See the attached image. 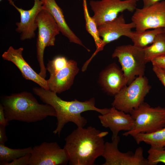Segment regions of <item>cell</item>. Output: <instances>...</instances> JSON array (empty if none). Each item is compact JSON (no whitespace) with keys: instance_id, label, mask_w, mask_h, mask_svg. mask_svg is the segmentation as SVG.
I'll return each instance as SVG.
<instances>
[{"instance_id":"6da1fadb","label":"cell","mask_w":165,"mask_h":165,"mask_svg":"<svg viewBox=\"0 0 165 165\" xmlns=\"http://www.w3.org/2000/svg\"><path fill=\"white\" fill-rule=\"evenodd\" d=\"M108 131H101L89 126L74 130L65 138L64 148L71 165H93L96 159L102 156Z\"/></svg>"},{"instance_id":"7a4b0ae2","label":"cell","mask_w":165,"mask_h":165,"mask_svg":"<svg viewBox=\"0 0 165 165\" xmlns=\"http://www.w3.org/2000/svg\"><path fill=\"white\" fill-rule=\"evenodd\" d=\"M34 93L45 103L52 106L56 113L57 126L53 131L55 134L60 135L65 125L71 122L78 127H83L87 123V120L81 114L88 111H95L104 115L107 113L109 108H99L95 106V100L92 98L84 101L75 99L71 101L62 99L57 93L41 87L33 88Z\"/></svg>"},{"instance_id":"3957f363","label":"cell","mask_w":165,"mask_h":165,"mask_svg":"<svg viewBox=\"0 0 165 165\" xmlns=\"http://www.w3.org/2000/svg\"><path fill=\"white\" fill-rule=\"evenodd\" d=\"M5 115L8 122L16 120L28 123L43 120L48 116L56 117L51 105L40 104L32 94L26 91L4 97L2 101Z\"/></svg>"},{"instance_id":"277c9868","label":"cell","mask_w":165,"mask_h":165,"mask_svg":"<svg viewBox=\"0 0 165 165\" xmlns=\"http://www.w3.org/2000/svg\"><path fill=\"white\" fill-rule=\"evenodd\" d=\"M130 114L134 120V125L131 130L123 134L124 136L151 133L165 127V107H153L144 102Z\"/></svg>"},{"instance_id":"5b68a950","label":"cell","mask_w":165,"mask_h":165,"mask_svg":"<svg viewBox=\"0 0 165 165\" xmlns=\"http://www.w3.org/2000/svg\"><path fill=\"white\" fill-rule=\"evenodd\" d=\"M38 32L36 42L37 58L40 67L38 74L45 79L46 68L44 62V53L46 47L54 45L56 36L60 32L51 14L44 9L38 14L35 19Z\"/></svg>"},{"instance_id":"8992f818","label":"cell","mask_w":165,"mask_h":165,"mask_svg":"<svg viewBox=\"0 0 165 165\" xmlns=\"http://www.w3.org/2000/svg\"><path fill=\"white\" fill-rule=\"evenodd\" d=\"M151 88L146 77L144 75L138 76L114 96L112 106L130 113L144 102L145 98Z\"/></svg>"},{"instance_id":"52a82bcc","label":"cell","mask_w":165,"mask_h":165,"mask_svg":"<svg viewBox=\"0 0 165 165\" xmlns=\"http://www.w3.org/2000/svg\"><path fill=\"white\" fill-rule=\"evenodd\" d=\"M112 57L117 58L127 81V85L136 76L144 75L145 64L143 48L134 45L117 46L112 55Z\"/></svg>"},{"instance_id":"ba28073f","label":"cell","mask_w":165,"mask_h":165,"mask_svg":"<svg viewBox=\"0 0 165 165\" xmlns=\"http://www.w3.org/2000/svg\"><path fill=\"white\" fill-rule=\"evenodd\" d=\"M137 2L135 0H92L89 5L94 13L92 18L98 27L115 19L120 13L125 10L133 12L136 9Z\"/></svg>"},{"instance_id":"9c48e42d","label":"cell","mask_w":165,"mask_h":165,"mask_svg":"<svg viewBox=\"0 0 165 165\" xmlns=\"http://www.w3.org/2000/svg\"><path fill=\"white\" fill-rule=\"evenodd\" d=\"M112 140L111 142L105 143L102 156L105 162L102 165H148L141 147L138 148L134 152L130 151L122 152L118 148L120 137L118 136Z\"/></svg>"},{"instance_id":"30bf717a","label":"cell","mask_w":165,"mask_h":165,"mask_svg":"<svg viewBox=\"0 0 165 165\" xmlns=\"http://www.w3.org/2000/svg\"><path fill=\"white\" fill-rule=\"evenodd\" d=\"M131 20L136 31L140 32L149 29L165 28V1L159 2L141 9L137 8Z\"/></svg>"},{"instance_id":"8fae6325","label":"cell","mask_w":165,"mask_h":165,"mask_svg":"<svg viewBox=\"0 0 165 165\" xmlns=\"http://www.w3.org/2000/svg\"><path fill=\"white\" fill-rule=\"evenodd\" d=\"M69 162L67 152L56 142H44L32 147L29 165H65Z\"/></svg>"},{"instance_id":"7c38bea8","label":"cell","mask_w":165,"mask_h":165,"mask_svg":"<svg viewBox=\"0 0 165 165\" xmlns=\"http://www.w3.org/2000/svg\"><path fill=\"white\" fill-rule=\"evenodd\" d=\"M9 3L19 13L20 21L16 23V31L20 34V39L24 41L35 37V31L38 28L35 19L38 13L43 9L41 0H34V4L30 9L26 10L17 7L13 0H8Z\"/></svg>"},{"instance_id":"4fadbf2b","label":"cell","mask_w":165,"mask_h":165,"mask_svg":"<svg viewBox=\"0 0 165 165\" xmlns=\"http://www.w3.org/2000/svg\"><path fill=\"white\" fill-rule=\"evenodd\" d=\"M23 50V47L15 49L10 46L2 57L4 60L14 64L25 79L34 82L45 89L49 90L47 80L37 73L24 59L22 56Z\"/></svg>"},{"instance_id":"5bb4252c","label":"cell","mask_w":165,"mask_h":165,"mask_svg":"<svg viewBox=\"0 0 165 165\" xmlns=\"http://www.w3.org/2000/svg\"><path fill=\"white\" fill-rule=\"evenodd\" d=\"M98 118L102 126L109 128L112 133V140L118 136L121 131L131 130L134 120L130 113H127L112 106L105 114L100 115Z\"/></svg>"},{"instance_id":"9a60e30c","label":"cell","mask_w":165,"mask_h":165,"mask_svg":"<svg viewBox=\"0 0 165 165\" xmlns=\"http://www.w3.org/2000/svg\"><path fill=\"white\" fill-rule=\"evenodd\" d=\"M79 71L76 62L69 60L66 66L49 73V78L47 80L49 90L57 94L68 90L72 85Z\"/></svg>"},{"instance_id":"2e32d148","label":"cell","mask_w":165,"mask_h":165,"mask_svg":"<svg viewBox=\"0 0 165 165\" xmlns=\"http://www.w3.org/2000/svg\"><path fill=\"white\" fill-rule=\"evenodd\" d=\"M133 22L126 23L123 15L115 19L105 22L97 27L99 34L102 38L105 46L107 44L117 39L121 36L129 37L132 29L135 28Z\"/></svg>"},{"instance_id":"e0dca14e","label":"cell","mask_w":165,"mask_h":165,"mask_svg":"<svg viewBox=\"0 0 165 165\" xmlns=\"http://www.w3.org/2000/svg\"><path fill=\"white\" fill-rule=\"evenodd\" d=\"M99 81L104 91L112 95H115L127 85L123 71L115 63L111 64L101 72Z\"/></svg>"},{"instance_id":"ac0fdd59","label":"cell","mask_w":165,"mask_h":165,"mask_svg":"<svg viewBox=\"0 0 165 165\" xmlns=\"http://www.w3.org/2000/svg\"><path fill=\"white\" fill-rule=\"evenodd\" d=\"M43 9L50 13L53 16L60 32L69 40V42L80 45L88 51L81 40L75 34L67 24L64 18L63 11L55 0H41Z\"/></svg>"},{"instance_id":"d6986e66","label":"cell","mask_w":165,"mask_h":165,"mask_svg":"<svg viewBox=\"0 0 165 165\" xmlns=\"http://www.w3.org/2000/svg\"><path fill=\"white\" fill-rule=\"evenodd\" d=\"M82 5L86 29L93 38L96 47L95 51L84 64V66L87 67L92 58L99 52L103 50L104 46L103 44L102 40L99 35L97 27L89 13L86 0H83Z\"/></svg>"},{"instance_id":"ffe728a7","label":"cell","mask_w":165,"mask_h":165,"mask_svg":"<svg viewBox=\"0 0 165 165\" xmlns=\"http://www.w3.org/2000/svg\"><path fill=\"white\" fill-rule=\"evenodd\" d=\"M132 137L138 144L143 142L155 148H165V127L153 132L140 133Z\"/></svg>"},{"instance_id":"44dd1931","label":"cell","mask_w":165,"mask_h":165,"mask_svg":"<svg viewBox=\"0 0 165 165\" xmlns=\"http://www.w3.org/2000/svg\"><path fill=\"white\" fill-rule=\"evenodd\" d=\"M163 32V28H158L151 30H146L140 32L132 31L128 38L131 39L134 45L144 48L148 44H152L157 35Z\"/></svg>"},{"instance_id":"7402d4cb","label":"cell","mask_w":165,"mask_h":165,"mask_svg":"<svg viewBox=\"0 0 165 165\" xmlns=\"http://www.w3.org/2000/svg\"><path fill=\"white\" fill-rule=\"evenodd\" d=\"M146 63L154 58L165 54V35L163 32L158 35L149 46L143 48Z\"/></svg>"},{"instance_id":"603a6c76","label":"cell","mask_w":165,"mask_h":165,"mask_svg":"<svg viewBox=\"0 0 165 165\" xmlns=\"http://www.w3.org/2000/svg\"><path fill=\"white\" fill-rule=\"evenodd\" d=\"M32 147L24 148L13 149L0 144V165H6L13 160L31 153Z\"/></svg>"},{"instance_id":"cb8c5ba5","label":"cell","mask_w":165,"mask_h":165,"mask_svg":"<svg viewBox=\"0 0 165 165\" xmlns=\"http://www.w3.org/2000/svg\"><path fill=\"white\" fill-rule=\"evenodd\" d=\"M147 152L148 165H156L160 163L165 164V148H157L151 146Z\"/></svg>"},{"instance_id":"d4e9b609","label":"cell","mask_w":165,"mask_h":165,"mask_svg":"<svg viewBox=\"0 0 165 165\" xmlns=\"http://www.w3.org/2000/svg\"><path fill=\"white\" fill-rule=\"evenodd\" d=\"M31 156V153L27 154L17 159L6 165H28Z\"/></svg>"},{"instance_id":"484cf974","label":"cell","mask_w":165,"mask_h":165,"mask_svg":"<svg viewBox=\"0 0 165 165\" xmlns=\"http://www.w3.org/2000/svg\"><path fill=\"white\" fill-rule=\"evenodd\" d=\"M153 66H155L161 68H165V54L156 57L151 61Z\"/></svg>"},{"instance_id":"4316f807","label":"cell","mask_w":165,"mask_h":165,"mask_svg":"<svg viewBox=\"0 0 165 165\" xmlns=\"http://www.w3.org/2000/svg\"><path fill=\"white\" fill-rule=\"evenodd\" d=\"M152 70L165 88V72L162 68L153 66Z\"/></svg>"},{"instance_id":"83f0119b","label":"cell","mask_w":165,"mask_h":165,"mask_svg":"<svg viewBox=\"0 0 165 165\" xmlns=\"http://www.w3.org/2000/svg\"><path fill=\"white\" fill-rule=\"evenodd\" d=\"M6 126L0 124V144H5L8 138L6 135Z\"/></svg>"},{"instance_id":"f1b7e54d","label":"cell","mask_w":165,"mask_h":165,"mask_svg":"<svg viewBox=\"0 0 165 165\" xmlns=\"http://www.w3.org/2000/svg\"><path fill=\"white\" fill-rule=\"evenodd\" d=\"M0 124L6 127L9 125V122L6 118L3 106L2 103L0 104Z\"/></svg>"},{"instance_id":"f546056e","label":"cell","mask_w":165,"mask_h":165,"mask_svg":"<svg viewBox=\"0 0 165 165\" xmlns=\"http://www.w3.org/2000/svg\"><path fill=\"white\" fill-rule=\"evenodd\" d=\"M143 3V7H146L155 3L160 2L161 0H142Z\"/></svg>"},{"instance_id":"4dcf8cb0","label":"cell","mask_w":165,"mask_h":165,"mask_svg":"<svg viewBox=\"0 0 165 165\" xmlns=\"http://www.w3.org/2000/svg\"><path fill=\"white\" fill-rule=\"evenodd\" d=\"M163 32H164V34L165 35V28H163Z\"/></svg>"},{"instance_id":"1f68e13d","label":"cell","mask_w":165,"mask_h":165,"mask_svg":"<svg viewBox=\"0 0 165 165\" xmlns=\"http://www.w3.org/2000/svg\"><path fill=\"white\" fill-rule=\"evenodd\" d=\"M121 0L125 1V0ZM136 0V1H137V2L138 1H139V0Z\"/></svg>"},{"instance_id":"d6a6232c","label":"cell","mask_w":165,"mask_h":165,"mask_svg":"<svg viewBox=\"0 0 165 165\" xmlns=\"http://www.w3.org/2000/svg\"><path fill=\"white\" fill-rule=\"evenodd\" d=\"M162 69H163L165 72V68H162Z\"/></svg>"},{"instance_id":"836d02e7","label":"cell","mask_w":165,"mask_h":165,"mask_svg":"<svg viewBox=\"0 0 165 165\" xmlns=\"http://www.w3.org/2000/svg\"><path fill=\"white\" fill-rule=\"evenodd\" d=\"M2 0H0V1L1 2L2 1Z\"/></svg>"},{"instance_id":"e575fe53","label":"cell","mask_w":165,"mask_h":165,"mask_svg":"<svg viewBox=\"0 0 165 165\" xmlns=\"http://www.w3.org/2000/svg\"></svg>"}]
</instances>
